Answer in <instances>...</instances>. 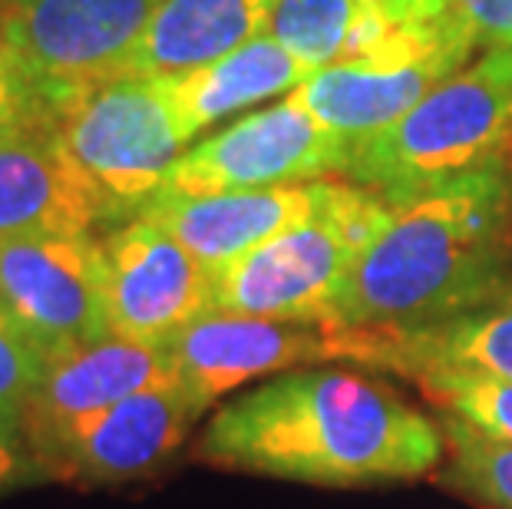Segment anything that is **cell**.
Instances as JSON below:
<instances>
[{
	"mask_svg": "<svg viewBox=\"0 0 512 509\" xmlns=\"http://www.w3.org/2000/svg\"><path fill=\"white\" fill-rule=\"evenodd\" d=\"M195 457L238 473L318 486L417 480L440 467V420L347 367H298L228 400Z\"/></svg>",
	"mask_w": 512,
	"mask_h": 509,
	"instance_id": "1",
	"label": "cell"
},
{
	"mask_svg": "<svg viewBox=\"0 0 512 509\" xmlns=\"http://www.w3.org/2000/svg\"><path fill=\"white\" fill-rule=\"evenodd\" d=\"M512 182L503 166L390 202L354 265L337 331L397 334L443 324L512 291Z\"/></svg>",
	"mask_w": 512,
	"mask_h": 509,
	"instance_id": "2",
	"label": "cell"
},
{
	"mask_svg": "<svg viewBox=\"0 0 512 509\" xmlns=\"http://www.w3.org/2000/svg\"><path fill=\"white\" fill-rule=\"evenodd\" d=\"M512 146V47H486L384 133L351 146L344 176L387 202L503 166Z\"/></svg>",
	"mask_w": 512,
	"mask_h": 509,
	"instance_id": "3",
	"label": "cell"
},
{
	"mask_svg": "<svg viewBox=\"0 0 512 509\" xmlns=\"http://www.w3.org/2000/svg\"><path fill=\"white\" fill-rule=\"evenodd\" d=\"M387 219L384 196L334 182L311 219L212 272V308L334 328L354 265Z\"/></svg>",
	"mask_w": 512,
	"mask_h": 509,
	"instance_id": "4",
	"label": "cell"
},
{
	"mask_svg": "<svg viewBox=\"0 0 512 509\" xmlns=\"http://www.w3.org/2000/svg\"><path fill=\"white\" fill-rule=\"evenodd\" d=\"M60 146L96 189L106 222H129L152 202L169 166L189 149L166 83L119 73L50 116Z\"/></svg>",
	"mask_w": 512,
	"mask_h": 509,
	"instance_id": "5",
	"label": "cell"
},
{
	"mask_svg": "<svg viewBox=\"0 0 512 509\" xmlns=\"http://www.w3.org/2000/svg\"><path fill=\"white\" fill-rule=\"evenodd\" d=\"M159 0H7L24 80L53 116L63 103L129 73Z\"/></svg>",
	"mask_w": 512,
	"mask_h": 509,
	"instance_id": "6",
	"label": "cell"
},
{
	"mask_svg": "<svg viewBox=\"0 0 512 509\" xmlns=\"http://www.w3.org/2000/svg\"><path fill=\"white\" fill-rule=\"evenodd\" d=\"M351 143L285 96L278 106L238 119L172 162L156 196H219L318 182L347 169ZM152 196V199H156Z\"/></svg>",
	"mask_w": 512,
	"mask_h": 509,
	"instance_id": "7",
	"label": "cell"
},
{
	"mask_svg": "<svg viewBox=\"0 0 512 509\" xmlns=\"http://www.w3.org/2000/svg\"><path fill=\"white\" fill-rule=\"evenodd\" d=\"M0 308L43 357L110 334L100 238H0Z\"/></svg>",
	"mask_w": 512,
	"mask_h": 509,
	"instance_id": "8",
	"label": "cell"
},
{
	"mask_svg": "<svg viewBox=\"0 0 512 509\" xmlns=\"http://www.w3.org/2000/svg\"><path fill=\"white\" fill-rule=\"evenodd\" d=\"M169 381H176V374L166 351L119 334H103L43 357V371L20 414V430L47 480H53L63 450L83 424L119 400Z\"/></svg>",
	"mask_w": 512,
	"mask_h": 509,
	"instance_id": "9",
	"label": "cell"
},
{
	"mask_svg": "<svg viewBox=\"0 0 512 509\" xmlns=\"http://www.w3.org/2000/svg\"><path fill=\"white\" fill-rule=\"evenodd\" d=\"M162 351L176 381L209 410L215 400L261 377L344 361V331L212 308L172 334Z\"/></svg>",
	"mask_w": 512,
	"mask_h": 509,
	"instance_id": "10",
	"label": "cell"
},
{
	"mask_svg": "<svg viewBox=\"0 0 512 509\" xmlns=\"http://www.w3.org/2000/svg\"><path fill=\"white\" fill-rule=\"evenodd\" d=\"M100 245L110 334L162 348L212 311V272L146 215L119 222Z\"/></svg>",
	"mask_w": 512,
	"mask_h": 509,
	"instance_id": "11",
	"label": "cell"
},
{
	"mask_svg": "<svg viewBox=\"0 0 512 509\" xmlns=\"http://www.w3.org/2000/svg\"><path fill=\"white\" fill-rule=\"evenodd\" d=\"M473 50L470 43H440L427 50L334 63L311 73V80L288 96L354 146L407 116L433 86L463 70Z\"/></svg>",
	"mask_w": 512,
	"mask_h": 509,
	"instance_id": "12",
	"label": "cell"
},
{
	"mask_svg": "<svg viewBox=\"0 0 512 509\" xmlns=\"http://www.w3.org/2000/svg\"><path fill=\"white\" fill-rule=\"evenodd\" d=\"M205 407L179 381L119 400L76 430L53 480L113 486L143 480L176 453Z\"/></svg>",
	"mask_w": 512,
	"mask_h": 509,
	"instance_id": "13",
	"label": "cell"
},
{
	"mask_svg": "<svg viewBox=\"0 0 512 509\" xmlns=\"http://www.w3.org/2000/svg\"><path fill=\"white\" fill-rule=\"evenodd\" d=\"M103 222V202L60 146L50 116L0 133V238L93 235Z\"/></svg>",
	"mask_w": 512,
	"mask_h": 509,
	"instance_id": "14",
	"label": "cell"
},
{
	"mask_svg": "<svg viewBox=\"0 0 512 509\" xmlns=\"http://www.w3.org/2000/svg\"><path fill=\"white\" fill-rule=\"evenodd\" d=\"M334 179L298 186L219 192V196H156L139 215L162 225L209 272L232 265L281 232L294 229L328 202Z\"/></svg>",
	"mask_w": 512,
	"mask_h": 509,
	"instance_id": "15",
	"label": "cell"
},
{
	"mask_svg": "<svg viewBox=\"0 0 512 509\" xmlns=\"http://www.w3.org/2000/svg\"><path fill=\"white\" fill-rule=\"evenodd\" d=\"M344 361L413 381L483 377L512 381V291L443 324L397 334L344 331Z\"/></svg>",
	"mask_w": 512,
	"mask_h": 509,
	"instance_id": "16",
	"label": "cell"
},
{
	"mask_svg": "<svg viewBox=\"0 0 512 509\" xmlns=\"http://www.w3.org/2000/svg\"><path fill=\"white\" fill-rule=\"evenodd\" d=\"M278 0H159L129 73L172 80L261 37Z\"/></svg>",
	"mask_w": 512,
	"mask_h": 509,
	"instance_id": "17",
	"label": "cell"
},
{
	"mask_svg": "<svg viewBox=\"0 0 512 509\" xmlns=\"http://www.w3.org/2000/svg\"><path fill=\"white\" fill-rule=\"evenodd\" d=\"M304 80H311V70L265 30L261 37L242 43L225 57L162 83L179 113V123L195 139L212 123L245 110V106L294 93Z\"/></svg>",
	"mask_w": 512,
	"mask_h": 509,
	"instance_id": "18",
	"label": "cell"
},
{
	"mask_svg": "<svg viewBox=\"0 0 512 509\" xmlns=\"http://www.w3.org/2000/svg\"><path fill=\"white\" fill-rule=\"evenodd\" d=\"M268 34L285 43L311 73L334 67V63L374 60L387 57V53L440 47V43H463H420L400 37L390 24L384 0H278Z\"/></svg>",
	"mask_w": 512,
	"mask_h": 509,
	"instance_id": "19",
	"label": "cell"
},
{
	"mask_svg": "<svg viewBox=\"0 0 512 509\" xmlns=\"http://www.w3.org/2000/svg\"><path fill=\"white\" fill-rule=\"evenodd\" d=\"M390 24L410 40H470L512 47V0H384Z\"/></svg>",
	"mask_w": 512,
	"mask_h": 509,
	"instance_id": "20",
	"label": "cell"
},
{
	"mask_svg": "<svg viewBox=\"0 0 512 509\" xmlns=\"http://www.w3.org/2000/svg\"><path fill=\"white\" fill-rule=\"evenodd\" d=\"M450 480L489 509H512V443L483 437L456 417H440Z\"/></svg>",
	"mask_w": 512,
	"mask_h": 509,
	"instance_id": "21",
	"label": "cell"
},
{
	"mask_svg": "<svg viewBox=\"0 0 512 509\" xmlns=\"http://www.w3.org/2000/svg\"><path fill=\"white\" fill-rule=\"evenodd\" d=\"M423 394L437 400L446 417L463 420L483 437L512 443V381L483 377H423Z\"/></svg>",
	"mask_w": 512,
	"mask_h": 509,
	"instance_id": "22",
	"label": "cell"
},
{
	"mask_svg": "<svg viewBox=\"0 0 512 509\" xmlns=\"http://www.w3.org/2000/svg\"><path fill=\"white\" fill-rule=\"evenodd\" d=\"M43 371V354L17 328L14 318L0 308V424L20 427V414L37 377Z\"/></svg>",
	"mask_w": 512,
	"mask_h": 509,
	"instance_id": "23",
	"label": "cell"
},
{
	"mask_svg": "<svg viewBox=\"0 0 512 509\" xmlns=\"http://www.w3.org/2000/svg\"><path fill=\"white\" fill-rule=\"evenodd\" d=\"M34 116H47L40 110V103L34 100L30 86L20 70L14 37H10V14H7V0H0V133L10 126H20Z\"/></svg>",
	"mask_w": 512,
	"mask_h": 509,
	"instance_id": "24",
	"label": "cell"
},
{
	"mask_svg": "<svg viewBox=\"0 0 512 509\" xmlns=\"http://www.w3.org/2000/svg\"><path fill=\"white\" fill-rule=\"evenodd\" d=\"M40 480H47V473L40 470V463L30 453L24 430L0 424V496Z\"/></svg>",
	"mask_w": 512,
	"mask_h": 509,
	"instance_id": "25",
	"label": "cell"
}]
</instances>
